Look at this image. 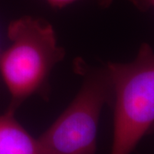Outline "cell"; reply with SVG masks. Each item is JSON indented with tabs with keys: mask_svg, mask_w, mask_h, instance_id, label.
Instances as JSON below:
<instances>
[{
	"mask_svg": "<svg viewBox=\"0 0 154 154\" xmlns=\"http://www.w3.org/2000/svg\"><path fill=\"white\" fill-rule=\"evenodd\" d=\"M15 112L0 115V154H45L38 139L17 121Z\"/></svg>",
	"mask_w": 154,
	"mask_h": 154,
	"instance_id": "obj_4",
	"label": "cell"
},
{
	"mask_svg": "<svg viewBox=\"0 0 154 154\" xmlns=\"http://www.w3.org/2000/svg\"><path fill=\"white\" fill-rule=\"evenodd\" d=\"M140 11H147L154 9V0H127Z\"/></svg>",
	"mask_w": 154,
	"mask_h": 154,
	"instance_id": "obj_6",
	"label": "cell"
},
{
	"mask_svg": "<svg viewBox=\"0 0 154 154\" xmlns=\"http://www.w3.org/2000/svg\"><path fill=\"white\" fill-rule=\"evenodd\" d=\"M47 2V4L49 5L51 8L53 9H63L64 7H66L69 5H71L73 3L79 1V0H45ZM100 7L102 8H108L110 7V5L112 4L113 0H94Z\"/></svg>",
	"mask_w": 154,
	"mask_h": 154,
	"instance_id": "obj_5",
	"label": "cell"
},
{
	"mask_svg": "<svg viewBox=\"0 0 154 154\" xmlns=\"http://www.w3.org/2000/svg\"><path fill=\"white\" fill-rule=\"evenodd\" d=\"M75 69L83 82L69 105L39 137L45 154H96L99 123L105 105H112L113 85L104 68L78 59Z\"/></svg>",
	"mask_w": 154,
	"mask_h": 154,
	"instance_id": "obj_3",
	"label": "cell"
},
{
	"mask_svg": "<svg viewBox=\"0 0 154 154\" xmlns=\"http://www.w3.org/2000/svg\"><path fill=\"white\" fill-rule=\"evenodd\" d=\"M0 54H1V51H0Z\"/></svg>",
	"mask_w": 154,
	"mask_h": 154,
	"instance_id": "obj_7",
	"label": "cell"
},
{
	"mask_svg": "<svg viewBox=\"0 0 154 154\" xmlns=\"http://www.w3.org/2000/svg\"><path fill=\"white\" fill-rule=\"evenodd\" d=\"M7 34L11 43L0 54V73L11 95L6 110L16 113L31 96L49 99L50 75L65 51L57 45L52 26L40 18L14 20Z\"/></svg>",
	"mask_w": 154,
	"mask_h": 154,
	"instance_id": "obj_1",
	"label": "cell"
},
{
	"mask_svg": "<svg viewBox=\"0 0 154 154\" xmlns=\"http://www.w3.org/2000/svg\"><path fill=\"white\" fill-rule=\"evenodd\" d=\"M106 67L114 91L110 154H131L154 126V51L143 43L132 62Z\"/></svg>",
	"mask_w": 154,
	"mask_h": 154,
	"instance_id": "obj_2",
	"label": "cell"
}]
</instances>
